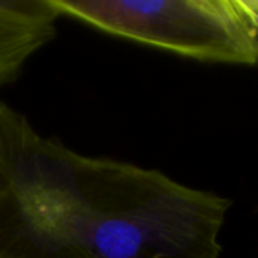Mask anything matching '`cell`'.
Masks as SVG:
<instances>
[{
  "instance_id": "obj_1",
  "label": "cell",
  "mask_w": 258,
  "mask_h": 258,
  "mask_svg": "<svg viewBox=\"0 0 258 258\" xmlns=\"http://www.w3.org/2000/svg\"><path fill=\"white\" fill-rule=\"evenodd\" d=\"M231 201L77 153L0 101V258H219Z\"/></svg>"
},
{
  "instance_id": "obj_2",
  "label": "cell",
  "mask_w": 258,
  "mask_h": 258,
  "mask_svg": "<svg viewBox=\"0 0 258 258\" xmlns=\"http://www.w3.org/2000/svg\"><path fill=\"white\" fill-rule=\"evenodd\" d=\"M71 17L116 38L207 63L258 60L257 0H50Z\"/></svg>"
},
{
  "instance_id": "obj_3",
  "label": "cell",
  "mask_w": 258,
  "mask_h": 258,
  "mask_svg": "<svg viewBox=\"0 0 258 258\" xmlns=\"http://www.w3.org/2000/svg\"><path fill=\"white\" fill-rule=\"evenodd\" d=\"M59 17L50 0H0V88L15 82L26 62L54 39Z\"/></svg>"
}]
</instances>
